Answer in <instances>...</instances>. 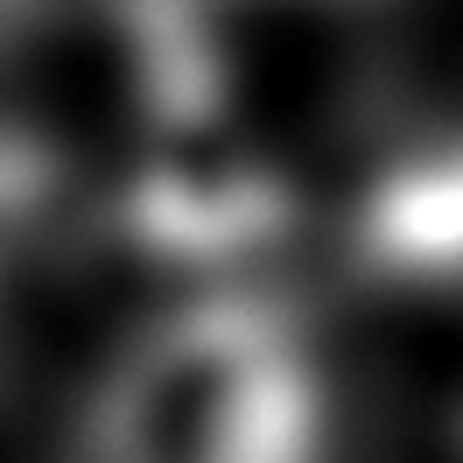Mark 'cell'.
Listing matches in <instances>:
<instances>
[{
    "label": "cell",
    "instance_id": "3",
    "mask_svg": "<svg viewBox=\"0 0 463 463\" xmlns=\"http://www.w3.org/2000/svg\"><path fill=\"white\" fill-rule=\"evenodd\" d=\"M35 22H43V0H0V50H14Z\"/></svg>",
    "mask_w": 463,
    "mask_h": 463
},
{
    "label": "cell",
    "instance_id": "1",
    "mask_svg": "<svg viewBox=\"0 0 463 463\" xmlns=\"http://www.w3.org/2000/svg\"><path fill=\"white\" fill-rule=\"evenodd\" d=\"M317 386L260 302H197L119 358L99 463H317Z\"/></svg>",
    "mask_w": 463,
    "mask_h": 463
},
{
    "label": "cell",
    "instance_id": "2",
    "mask_svg": "<svg viewBox=\"0 0 463 463\" xmlns=\"http://www.w3.org/2000/svg\"><path fill=\"white\" fill-rule=\"evenodd\" d=\"M119 225L162 260H232L281 232V175L218 85L162 106L134 134Z\"/></svg>",
    "mask_w": 463,
    "mask_h": 463
}]
</instances>
